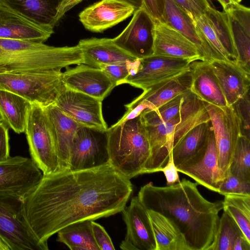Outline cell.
Listing matches in <instances>:
<instances>
[{"instance_id": "6da1fadb", "label": "cell", "mask_w": 250, "mask_h": 250, "mask_svg": "<svg viewBox=\"0 0 250 250\" xmlns=\"http://www.w3.org/2000/svg\"><path fill=\"white\" fill-rule=\"evenodd\" d=\"M133 192L130 179L110 164L44 175L24 200L28 222L36 236L47 242L71 224L120 212Z\"/></svg>"}, {"instance_id": "7a4b0ae2", "label": "cell", "mask_w": 250, "mask_h": 250, "mask_svg": "<svg viewBox=\"0 0 250 250\" xmlns=\"http://www.w3.org/2000/svg\"><path fill=\"white\" fill-rule=\"evenodd\" d=\"M198 185L186 179L165 187L150 182L141 188L137 197L147 210L171 220L190 250H208L217 230L223 200L208 201L199 192Z\"/></svg>"}, {"instance_id": "3957f363", "label": "cell", "mask_w": 250, "mask_h": 250, "mask_svg": "<svg viewBox=\"0 0 250 250\" xmlns=\"http://www.w3.org/2000/svg\"><path fill=\"white\" fill-rule=\"evenodd\" d=\"M83 63L81 49L55 47L43 42L0 39V72H26L62 70Z\"/></svg>"}, {"instance_id": "277c9868", "label": "cell", "mask_w": 250, "mask_h": 250, "mask_svg": "<svg viewBox=\"0 0 250 250\" xmlns=\"http://www.w3.org/2000/svg\"><path fill=\"white\" fill-rule=\"evenodd\" d=\"M209 121L204 103L191 92L176 116L161 124L144 125L150 144V154L143 173L159 172L179 140L195 126Z\"/></svg>"}, {"instance_id": "5b68a950", "label": "cell", "mask_w": 250, "mask_h": 250, "mask_svg": "<svg viewBox=\"0 0 250 250\" xmlns=\"http://www.w3.org/2000/svg\"><path fill=\"white\" fill-rule=\"evenodd\" d=\"M109 164L128 179L143 174L150 146L140 116L107 129Z\"/></svg>"}, {"instance_id": "8992f818", "label": "cell", "mask_w": 250, "mask_h": 250, "mask_svg": "<svg viewBox=\"0 0 250 250\" xmlns=\"http://www.w3.org/2000/svg\"><path fill=\"white\" fill-rule=\"evenodd\" d=\"M0 238L10 250H48L28 222L24 199L14 194L0 193Z\"/></svg>"}, {"instance_id": "52a82bcc", "label": "cell", "mask_w": 250, "mask_h": 250, "mask_svg": "<svg viewBox=\"0 0 250 250\" xmlns=\"http://www.w3.org/2000/svg\"><path fill=\"white\" fill-rule=\"evenodd\" d=\"M61 70L0 72V89L17 94L31 104H54L65 87Z\"/></svg>"}, {"instance_id": "ba28073f", "label": "cell", "mask_w": 250, "mask_h": 250, "mask_svg": "<svg viewBox=\"0 0 250 250\" xmlns=\"http://www.w3.org/2000/svg\"><path fill=\"white\" fill-rule=\"evenodd\" d=\"M31 159L43 175L60 170L59 156L43 106L32 103L29 110L24 130Z\"/></svg>"}, {"instance_id": "9c48e42d", "label": "cell", "mask_w": 250, "mask_h": 250, "mask_svg": "<svg viewBox=\"0 0 250 250\" xmlns=\"http://www.w3.org/2000/svg\"><path fill=\"white\" fill-rule=\"evenodd\" d=\"M213 130L222 180L229 174V167L241 135L239 118L232 106L218 107L204 102Z\"/></svg>"}, {"instance_id": "30bf717a", "label": "cell", "mask_w": 250, "mask_h": 250, "mask_svg": "<svg viewBox=\"0 0 250 250\" xmlns=\"http://www.w3.org/2000/svg\"><path fill=\"white\" fill-rule=\"evenodd\" d=\"M109 163L107 130L79 128L73 141L68 170L91 169Z\"/></svg>"}, {"instance_id": "8fae6325", "label": "cell", "mask_w": 250, "mask_h": 250, "mask_svg": "<svg viewBox=\"0 0 250 250\" xmlns=\"http://www.w3.org/2000/svg\"><path fill=\"white\" fill-rule=\"evenodd\" d=\"M178 172L194 179L198 185L218 192L222 179L218 165L216 144L210 122L207 139L193 156L176 167Z\"/></svg>"}, {"instance_id": "7c38bea8", "label": "cell", "mask_w": 250, "mask_h": 250, "mask_svg": "<svg viewBox=\"0 0 250 250\" xmlns=\"http://www.w3.org/2000/svg\"><path fill=\"white\" fill-rule=\"evenodd\" d=\"M191 63L188 60L152 55L140 59L137 70L124 83L146 91L190 70Z\"/></svg>"}, {"instance_id": "4fadbf2b", "label": "cell", "mask_w": 250, "mask_h": 250, "mask_svg": "<svg viewBox=\"0 0 250 250\" xmlns=\"http://www.w3.org/2000/svg\"><path fill=\"white\" fill-rule=\"evenodd\" d=\"M42 176L31 158L16 156L0 160V193L14 194L25 200Z\"/></svg>"}, {"instance_id": "5bb4252c", "label": "cell", "mask_w": 250, "mask_h": 250, "mask_svg": "<svg viewBox=\"0 0 250 250\" xmlns=\"http://www.w3.org/2000/svg\"><path fill=\"white\" fill-rule=\"evenodd\" d=\"M154 27L155 19L142 6L135 11L128 25L112 40L131 56L142 59L152 55Z\"/></svg>"}, {"instance_id": "9a60e30c", "label": "cell", "mask_w": 250, "mask_h": 250, "mask_svg": "<svg viewBox=\"0 0 250 250\" xmlns=\"http://www.w3.org/2000/svg\"><path fill=\"white\" fill-rule=\"evenodd\" d=\"M102 102L65 86L54 104L81 125L106 130L108 127L103 115Z\"/></svg>"}, {"instance_id": "2e32d148", "label": "cell", "mask_w": 250, "mask_h": 250, "mask_svg": "<svg viewBox=\"0 0 250 250\" xmlns=\"http://www.w3.org/2000/svg\"><path fill=\"white\" fill-rule=\"evenodd\" d=\"M126 228L125 239L120 244L123 250H156L153 229L146 209L137 196L121 211Z\"/></svg>"}, {"instance_id": "e0dca14e", "label": "cell", "mask_w": 250, "mask_h": 250, "mask_svg": "<svg viewBox=\"0 0 250 250\" xmlns=\"http://www.w3.org/2000/svg\"><path fill=\"white\" fill-rule=\"evenodd\" d=\"M62 78L66 87L102 101L116 86L102 69L84 63L66 69Z\"/></svg>"}, {"instance_id": "ac0fdd59", "label": "cell", "mask_w": 250, "mask_h": 250, "mask_svg": "<svg viewBox=\"0 0 250 250\" xmlns=\"http://www.w3.org/2000/svg\"><path fill=\"white\" fill-rule=\"evenodd\" d=\"M136 9L131 5L117 0H101L86 7L79 15L85 28L102 32L132 15Z\"/></svg>"}, {"instance_id": "d6986e66", "label": "cell", "mask_w": 250, "mask_h": 250, "mask_svg": "<svg viewBox=\"0 0 250 250\" xmlns=\"http://www.w3.org/2000/svg\"><path fill=\"white\" fill-rule=\"evenodd\" d=\"M153 56L204 61L196 46L186 37L159 20L155 19Z\"/></svg>"}, {"instance_id": "ffe728a7", "label": "cell", "mask_w": 250, "mask_h": 250, "mask_svg": "<svg viewBox=\"0 0 250 250\" xmlns=\"http://www.w3.org/2000/svg\"><path fill=\"white\" fill-rule=\"evenodd\" d=\"M43 107L54 138L60 171L68 170L73 141L77 130L83 125L64 114L54 104Z\"/></svg>"}, {"instance_id": "44dd1931", "label": "cell", "mask_w": 250, "mask_h": 250, "mask_svg": "<svg viewBox=\"0 0 250 250\" xmlns=\"http://www.w3.org/2000/svg\"><path fill=\"white\" fill-rule=\"evenodd\" d=\"M191 83L190 70L144 91L138 97L125 105L126 111L138 105L155 110L177 96L189 90Z\"/></svg>"}, {"instance_id": "7402d4cb", "label": "cell", "mask_w": 250, "mask_h": 250, "mask_svg": "<svg viewBox=\"0 0 250 250\" xmlns=\"http://www.w3.org/2000/svg\"><path fill=\"white\" fill-rule=\"evenodd\" d=\"M210 64L228 106L232 105L250 92V73L235 62L214 61Z\"/></svg>"}, {"instance_id": "603a6c76", "label": "cell", "mask_w": 250, "mask_h": 250, "mask_svg": "<svg viewBox=\"0 0 250 250\" xmlns=\"http://www.w3.org/2000/svg\"><path fill=\"white\" fill-rule=\"evenodd\" d=\"M78 45L82 53L83 63L94 67L132 62L137 59L118 47L112 39H83L79 41Z\"/></svg>"}, {"instance_id": "cb8c5ba5", "label": "cell", "mask_w": 250, "mask_h": 250, "mask_svg": "<svg viewBox=\"0 0 250 250\" xmlns=\"http://www.w3.org/2000/svg\"><path fill=\"white\" fill-rule=\"evenodd\" d=\"M53 33V29L36 24L0 6V39L43 42Z\"/></svg>"}, {"instance_id": "d4e9b609", "label": "cell", "mask_w": 250, "mask_h": 250, "mask_svg": "<svg viewBox=\"0 0 250 250\" xmlns=\"http://www.w3.org/2000/svg\"><path fill=\"white\" fill-rule=\"evenodd\" d=\"M191 83L190 91L203 102L218 107L227 104L210 63L196 61L190 65Z\"/></svg>"}, {"instance_id": "484cf974", "label": "cell", "mask_w": 250, "mask_h": 250, "mask_svg": "<svg viewBox=\"0 0 250 250\" xmlns=\"http://www.w3.org/2000/svg\"><path fill=\"white\" fill-rule=\"evenodd\" d=\"M62 0H0L7 8L40 26L53 29Z\"/></svg>"}, {"instance_id": "4316f807", "label": "cell", "mask_w": 250, "mask_h": 250, "mask_svg": "<svg viewBox=\"0 0 250 250\" xmlns=\"http://www.w3.org/2000/svg\"><path fill=\"white\" fill-rule=\"evenodd\" d=\"M223 10L229 16L237 54L236 63L250 73V9L233 2Z\"/></svg>"}, {"instance_id": "83f0119b", "label": "cell", "mask_w": 250, "mask_h": 250, "mask_svg": "<svg viewBox=\"0 0 250 250\" xmlns=\"http://www.w3.org/2000/svg\"><path fill=\"white\" fill-rule=\"evenodd\" d=\"M177 30L197 48L204 61L209 63L215 61L208 48L199 36L193 19L173 0H166L160 21Z\"/></svg>"}, {"instance_id": "f1b7e54d", "label": "cell", "mask_w": 250, "mask_h": 250, "mask_svg": "<svg viewBox=\"0 0 250 250\" xmlns=\"http://www.w3.org/2000/svg\"><path fill=\"white\" fill-rule=\"evenodd\" d=\"M147 211L155 237L156 250H190L184 236L171 220L158 212Z\"/></svg>"}, {"instance_id": "f546056e", "label": "cell", "mask_w": 250, "mask_h": 250, "mask_svg": "<svg viewBox=\"0 0 250 250\" xmlns=\"http://www.w3.org/2000/svg\"><path fill=\"white\" fill-rule=\"evenodd\" d=\"M31 103L11 91L0 89V112L3 122L14 132H24Z\"/></svg>"}, {"instance_id": "4dcf8cb0", "label": "cell", "mask_w": 250, "mask_h": 250, "mask_svg": "<svg viewBox=\"0 0 250 250\" xmlns=\"http://www.w3.org/2000/svg\"><path fill=\"white\" fill-rule=\"evenodd\" d=\"M208 250H250V241L232 217L224 210L214 240Z\"/></svg>"}, {"instance_id": "1f68e13d", "label": "cell", "mask_w": 250, "mask_h": 250, "mask_svg": "<svg viewBox=\"0 0 250 250\" xmlns=\"http://www.w3.org/2000/svg\"><path fill=\"white\" fill-rule=\"evenodd\" d=\"M57 241L71 250H100L93 235L91 220L69 225L57 232Z\"/></svg>"}, {"instance_id": "d6a6232c", "label": "cell", "mask_w": 250, "mask_h": 250, "mask_svg": "<svg viewBox=\"0 0 250 250\" xmlns=\"http://www.w3.org/2000/svg\"><path fill=\"white\" fill-rule=\"evenodd\" d=\"M210 121L201 123L190 129L173 146L171 153L176 167L195 154L204 144Z\"/></svg>"}, {"instance_id": "836d02e7", "label": "cell", "mask_w": 250, "mask_h": 250, "mask_svg": "<svg viewBox=\"0 0 250 250\" xmlns=\"http://www.w3.org/2000/svg\"><path fill=\"white\" fill-rule=\"evenodd\" d=\"M204 14L231 60L236 63L237 54L228 13L226 10L220 12L211 5L208 7Z\"/></svg>"}, {"instance_id": "e575fe53", "label": "cell", "mask_w": 250, "mask_h": 250, "mask_svg": "<svg viewBox=\"0 0 250 250\" xmlns=\"http://www.w3.org/2000/svg\"><path fill=\"white\" fill-rule=\"evenodd\" d=\"M224 196L223 210L232 217L250 241V194H229Z\"/></svg>"}, {"instance_id": "d590c367", "label": "cell", "mask_w": 250, "mask_h": 250, "mask_svg": "<svg viewBox=\"0 0 250 250\" xmlns=\"http://www.w3.org/2000/svg\"><path fill=\"white\" fill-rule=\"evenodd\" d=\"M229 173L250 182V139L241 135L229 167Z\"/></svg>"}, {"instance_id": "8d00e7d4", "label": "cell", "mask_w": 250, "mask_h": 250, "mask_svg": "<svg viewBox=\"0 0 250 250\" xmlns=\"http://www.w3.org/2000/svg\"><path fill=\"white\" fill-rule=\"evenodd\" d=\"M140 62V59H137L132 62L102 65L99 68L102 69L117 86L123 84L128 76L135 72Z\"/></svg>"}, {"instance_id": "74e56055", "label": "cell", "mask_w": 250, "mask_h": 250, "mask_svg": "<svg viewBox=\"0 0 250 250\" xmlns=\"http://www.w3.org/2000/svg\"><path fill=\"white\" fill-rule=\"evenodd\" d=\"M218 193L224 196L229 194H250V182L229 173L221 182Z\"/></svg>"}, {"instance_id": "f35d334b", "label": "cell", "mask_w": 250, "mask_h": 250, "mask_svg": "<svg viewBox=\"0 0 250 250\" xmlns=\"http://www.w3.org/2000/svg\"><path fill=\"white\" fill-rule=\"evenodd\" d=\"M232 106L240 121L241 135L250 139V92Z\"/></svg>"}, {"instance_id": "ab89813d", "label": "cell", "mask_w": 250, "mask_h": 250, "mask_svg": "<svg viewBox=\"0 0 250 250\" xmlns=\"http://www.w3.org/2000/svg\"><path fill=\"white\" fill-rule=\"evenodd\" d=\"M192 19L205 13L211 5L208 0H173Z\"/></svg>"}, {"instance_id": "60d3db41", "label": "cell", "mask_w": 250, "mask_h": 250, "mask_svg": "<svg viewBox=\"0 0 250 250\" xmlns=\"http://www.w3.org/2000/svg\"><path fill=\"white\" fill-rule=\"evenodd\" d=\"M94 239L100 250H114L112 240L105 229L94 221H91Z\"/></svg>"}, {"instance_id": "b9f144b4", "label": "cell", "mask_w": 250, "mask_h": 250, "mask_svg": "<svg viewBox=\"0 0 250 250\" xmlns=\"http://www.w3.org/2000/svg\"><path fill=\"white\" fill-rule=\"evenodd\" d=\"M160 171L163 172L164 174L167 186L172 185L180 181L178 173V171L174 163L171 151L169 153L167 164L160 169Z\"/></svg>"}, {"instance_id": "7bdbcfd3", "label": "cell", "mask_w": 250, "mask_h": 250, "mask_svg": "<svg viewBox=\"0 0 250 250\" xmlns=\"http://www.w3.org/2000/svg\"><path fill=\"white\" fill-rule=\"evenodd\" d=\"M8 127L4 122L0 123V160L10 156Z\"/></svg>"}, {"instance_id": "ee69618b", "label": "cell", "mask_w": 250, "mask_h": 250, "mask_svg": "<svg viewBox=\"0 0 250 250\" xmlns=\"http://www.w3.org/2000/svg\"><path fill=\"white\" fill-rule=\"evenodd\" d=\"M166 0H143V6L156 20H161Z\"/></svg>"}, {"instance_id": "f6af8a7d", "label": "cell", "mask_w": 250, "mask_h": 250, "mask_svg": "<svg viewBox=\"0 0 250 250\" xmlns=\"http://www.w3.org/2000/svg\"><path fill=\"white\" fill-rule=\"evenodd\" d=\"M83 0H62L58 8L56 21L58 22L64 14Z\"/></svg>"}, {"instance_id": "bcb514c9", "label": "cell", "mask_w": 250, "mask_h": 250, "mask_svg": "<svg viewBox=\"0 0 250 250\" xmlns=\"http://www.w3.org/2000/svg\"><path fill=\"white\" fill-rule=\"evenodd\" d=\"M128 3L137 9L143 6V0H117Z\"/></svg>"}, {"instance_id": "7dc6e473", "label": "cell", "mask_w": 250, "mask_h": 250, "mask_svg": "<svg viewBox=\"0 0 250 250\" xmlns=\"http://www.w3.org/2000/svg\"><path fill=\"white\" fill-rule=\"evenodd\" d=\"M222 5L223 10L226 9L229 5L233 3L232 0H217Z\"/></svg>"}, {"instance_id": "c3c4849f", "label": "cell", "mask_w": 250, "mask_h": 250, "mask_svg": "<svg viewBox=\"0 0 250 250\" xmlns=\"http://www.w3.org/2000/svg\"><path fill=\"white\" fill-rule=\"evenodd\" d=\"M0 250H10L7 245L0 238Z\"/></svg>"}, {"instance_id": "681fc988", "label": "cell", "mask_w": 250, "mask_h": 250, "mask_svg": "<svg viewBox=\"0 0 250 250\" xmlns=\"http://www.w3.org/2000/svg\"><path fill=\"white\" fill-rule=\"evenodd\" d=\"M233 2L239 3L242 0H232Z\"/></svg>"}, {"instance_id": "f907efd6", "label": "cell", "mask_w": 250, "mask_h": 250, "mask_svg": "<svg viewBox=\"0 0 250 250\" xmlns=\"http://www.w3.org/2000/svg\"><path fill=\"white\" fill-rule=\"evenodd\" d=\"M2 122H3V120L2 116V115L1 114V113L0 112V123Z\"/></svg>"}]
</instances>
